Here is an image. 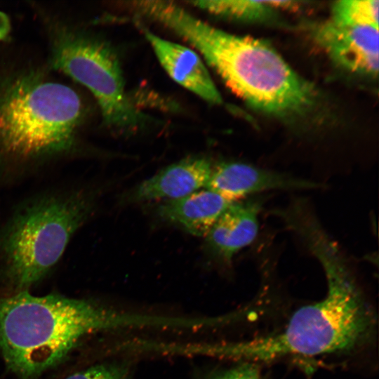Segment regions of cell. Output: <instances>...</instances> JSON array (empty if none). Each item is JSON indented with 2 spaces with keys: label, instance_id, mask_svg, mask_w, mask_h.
<instances>
[{
  "label": "cell",
  "instance_id": "5bb4252c",
  "mask_svg": "<svg viewBox=\"0 0 379 379\" xmlns=\"http://www.w3.org/2000/svg\"><path fill=\"white\" fill-rule=\"evenodd\" d=\"M378 0H341L332 7L331 22L338 26L369 25L378 28Z\"/></svg>",
  "mask_w": 379,
  "mask_h": 379
},
{
  "label": "cell",
  "instance_id": "2e32d148",
  "mask_svg": "<svg viewBox=\"0 0 379 379\" xmlns=\"http://www.w3.org/2000/svg\"><path fill=\"white\" fill-rule=\"evenodd\" d=\"M260 365L251 361H238L237 365L222 371L213 379H265Z\"/></svg>",
  "mask_w": 379,
  "mask_h": 379
},
{
  "label": "cell",
  "instance_id": "7c38bea8",
  "mask_svg": "<svg viewBox=\"0 0 379 379\" xmlns=\"http://www.w3.org/2000/svg\"><path fill=\"white\" fill-rule=\"evenodd\" d=\"M233 202L205 188L164 201L159 206L157 213L165 222L194 236L206 237Z\"/></svg>",
  "mask_w": 379,
  "mask_h": 379
},
{
  "label": "cell",
  "instance_id": "6da1fadb",
  "mask_svg": "<svg viewBox=\"0 0 379 379\" xmlns=\"http://www.w3.org/2000/svg\"><path fill=\"white\" fill-rule=\"evenodd\" d=\"M302 242L324 272L323 298L296 309L277 330L249 340L210 343L208 356L261 364L291 357L354 354L373 343L374 310L338 245L321 226Z\"/></svg>",
  "mask_w": 379,
  "mask_h": 379
},
{
  "label": "cell",
  "instance_id": "8fae6325",
  "mask_svg": "<svg viewBox=\"0 0 379 379\" xmlns=\"http://www.w3.org/2000/svg\"><path fill=\"white\" fill-rule=\"evenodd\" d=\"M212 163L204 157H189L174 163L142 181L128 198L131 202L171 200L205 187Z\"/></svg>",
  "mask_w": 379,
  "mask_h": 379
},
{
  "label": "cell",
  "instance_id": "3957f363",
  "mask_svg": "<svg viewBox=\"0 0 379 379\" xmlns=\"http://www.w3.org/2000/svg\"><path fill=\"white\" fill-rule=\"evenodd\" d=\"M143 13L199 51L226 85L254 109L289 117L314 105V86L266 41L216 28L169 1H148Z\"/></svg>",
  "mask_w": 379,
  "mask_h": 379
},
{
  "label": "cell",
  "instance_id": "8992f818",
  "mask_svg": "<svg viewBox=\"0 0 379 379\" xmlns=\"http://www.w3.org/2000/svg\"><path fill=\"white\" fill-rule=\"evenodd\" d=\"M51 62L92 93L105 124L122 130L138 126L142 116L126 95L119 61L108 45L65 31L54 40Z\"/></svg>",
  "mask_w": 379,
  "mask_h": 379
},
{
  "label": "cell",
  "instance_id": "277c9868",
  "mask_svg": "<svg viewBox=\"0 0 379 379\" xmlns=\"http://www.w3.org/2000/svg\"><path fill=\"white\" fill-rule=\"evenodd\" d=\"M82 112L79 96L69 86L31 74L9 79L0 88V161L69 150Z\"/></svg>",
  "mask_w": 379,
  "mask_h": 379
},
{
  "label": "cell",
  "instance_id": "5b68a950",
  "mask_svg": "<svg viewBox=\"0 0 379 379\" xmlns=\"http://www.w3.org/2000/svg\"><path fill=\"white\" fill-rule=\"evenodd\" d=\"M92 208V197L79 191L40 198L18 212L0 240L6 283L19 292L43 279Z\"/></svg>",
  "mask_w": 379,
  "mask_h": 379
},
{
  "label": "cell",
  "instance_id": "9a60e30c",
  "mask_svg": "<svg viewBox=\"0 0 379 379\" xmlns=\"http://www.w3.org/2000/svg\"><path fill=\"white\" fill-rule=\"evenodd\" d=\"M65 379H131V377L126 365L113 362L96 364Z\"/></svg>",
  "mask_w": 379,
  "mask_h": 379
},
{
  "label": "cell",
  "instance_id": "ba28073f",
  "mask_svg": "<svg viewBox=\"0 0 379 379\" xmlns=\"http://www.w3.org/2000/svg\"><path fill=\"white\" fill-rule=\"evenodd\" d=\"M317 42L339 66L357 74L378 72V28L369 25L338 26L330 20L314 32Z\"/></svg>",
  "mask_w": 379,
  "mask_h": 379
},
{
  "label": "cell",
  "instance_id": "4fadbf2b",
  "mask_svg": "<svg viewBox=\"0 0 379 379\" xmlns=\"http://www.w3.org/2000/svg\"><path fill=\"white\" fill-rule=\"evenodd\" d=\"M190 3L217 16L244 21H262L272 17L274 11L278 9L298 7L299 2L295 1L201 0L192 1Z\"/></svg>",
  "mask_w": 379,
  "mask_h": 379
},
{
  "label": "cell",
  "instance_id": "e0dca14e",
  "mask_svg": "<svg viewBox=\"0 0 379 379\" xmlns=\"http://www.w3.org/2000/svg\"><path fill=\"white\" fill-rule=\"evenodd\" d=\"M11 30V22L8 17L0 11V40L5 39Z\"/></svg>",
  "mask_w": 379,
  "mask_h": 379
},
{
  "label": "cell",
  "instance_id": "52a82bcc",
  "mask_svg": "<svg viewBox=\"0 0 379 379\" xmlns=\"http://www.w3.org/2000/svg\"><path fill=\"white\" fill-rule=\"evenodd\" d=\"M318 182L290 174L264 169L239 161H225L213 165L204 188L236 201L270 190H307L324 188Z\"/></svg>",
  "mask_w": 379,
  "mask_h": 379
},
{
  "label": "cell",
  "instance_id": "7a4b0ae2",
  "mask_svg": "<svg viewBox=\"0 0 379 379\" xmlns=\"http://www.w3.org/2000/svg\"><path fill=\"white\" fill-rule=\"evenodd\" d=\"M168 326L165 315L124 312L58 294L22 291L0 298V352L20 379H35L57 366L93 333Z\"/></svg>",
  "mask_w": 379,
  "mask_h": 379
},
{
  "label": "cell",
  "instance_id": "30bf717a",
  "mask_svg": "<svg viewBox=\"0 0 379 379\" xmlns=\"http://www.w3.org/2000/svg\"><path fill=\"white\" fill-rule=\"evenodd\" d=\"M261 209L262 201L255 198L236 201L213 225L205 238L210 251L222 263L231 265L234 256L253 242Z\"/></svg>",
  "mask_w": 379,
  "mask_h": 379
},
{
  "label": "cell",
  "instance_id": "9c48e42d",
  "mask_svg": "<svg viewBox=\"0 0 379 379\" xmlns=\"http://www.w3.org/2000/svg\"><path fill=\"white\" fill-rule=\"evenodd\" d=\"M161 67L177 84L211 105L222 98L201 58L193 50L164 39L136 21Z\"/></svg>",
  "mask_w": 379,
  "mask_h": 379
}]
</instances>
